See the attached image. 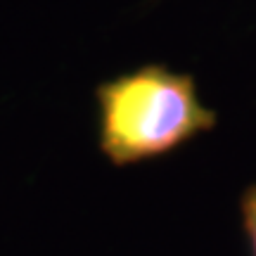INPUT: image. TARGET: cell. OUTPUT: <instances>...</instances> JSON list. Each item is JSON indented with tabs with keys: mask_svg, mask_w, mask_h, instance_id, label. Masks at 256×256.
<instances>
[{
	"mask_svg": "<svg viewBox=\"0 0 256 256\" xmlns=\"http://www.w3.org/2000/svg\"><path fill=\"white\" fill-rule=\"evenodd\" d=\"M98 147L116 168L176 152L218 124L190 74L142 64L95 88Z\"/></svg>",
	"mask_w": 256,
	"mask_h": 256,
	"instance_id": "obj_1",
	"label": "cell"
},
{
	"mask_svg": "<svg viewBox=\"0 0 256 256\" xmlns=\"http://www.w3.org/2000/svg\"><path fill=\"white\" fill-rule=\"evenodd\" d=\"M242 230L249 242V256H256V185H249L240 197Z\"/></svg>",
	"mask_w": 256,
	"mask_h": 256,
	"instance_id": "obj_2",
	"label": "cell"
}]
</instances>
